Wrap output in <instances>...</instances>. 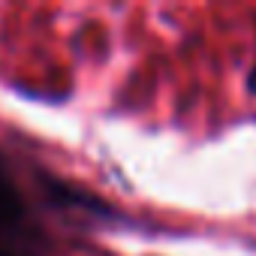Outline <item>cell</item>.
<instances>
[{
  "mask_svg": "<svg viewBox=\"0 0 256 256\" xmlns=\"http://www.w3.org/2000/svg\"><path fill=\"white\" fill-rule=\"evenodd\" d=\"M46 232L12 172L0 154V256H42Z\"/></svg>",
  "mask_w": 256,
  "mask_h": 256,
  "instance_id": "1",
  "label": "cell"
},
{
  "mask_svg": "<svg viewBox=\"0 0 256 256\" xmlns=\"http://www.w3.org/2000/svg\"><path fill=\"white\" fill-rule=\"evenodd\" d=\"M250 90H256V70L250 72Z\"/></svg>",
  "mask_w": 256,
  "mask_h": 256,
  "instance_id": "2",
  "label": "cell"
}]
</instances>
